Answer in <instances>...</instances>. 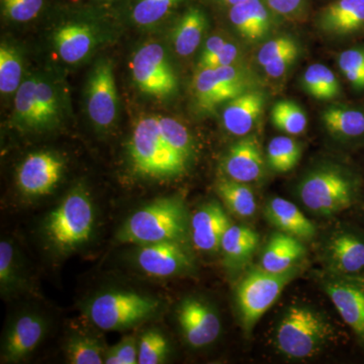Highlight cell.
<instances>
[{"instance_id":"6da1fadb","label":"cell","mask_w":364,"mask_h":364,"mask_svg":"<svg viewBox=\"0 0 364 364\" xmlns=\"http://www.w3.org/2000/svg\"><path fill=\"white\" fill-rule=\"evenodd\" d=\"M188 231V213L183 200L177 196H167L134 213L119 228L117 240L136 246L164 241L184 243Z\"/></svg>"},{"instance_id":"7a4b0ae2","label":"cell","mask_w":364,"mask_h":364,"mask_svg":"<svg viewBox=\"0 0 364 364\" xmlns=\"http://www.w3.org/2000/svg\"><path fill=\"white\" fill-rule=\"evenodd\" d=\"M301 203L320 217H332L358 202L361 179L355 172L331 165L306 174L298 188Z\"/></svg>"},{"instance_id":"3957f363","label":"cell","mask_w":364,"mask_h":364,"mask_svg":"<svg viewBox=\"0 0 364 364\" xmlns=\"http://www.w3.org/2000/svg\"><path fill=\"white\" fill-rule=\"evenodd\" d=\"M335 336L330 321L312 306H289L280 318L275 344L289 359H308L324 350Z\"/></svg>"},{"instance_id":"277c9868","label":"cell","mask_w":364,"mask_h":364,"mask_svg":"<svg viewBox=\"0 0 364 364\" xmlns=\"http://www.w3.org/2000/svg\"><path fill=\"white\" fill-rule=\"evenodd\" d=\"M129 155L136 173L149 178H173L181 176L189 164L163 138L157 117L139 119L129 144Z\"/></svg>"},{"instance_id":"5b68a950","label":"cell","mask_w":364,"mask_h":364,"mask_svg":"<svg viewBox=\"0 0 364 364\" xmlns=\"http://www.w3.org/2000/svg\"><path fill=\"white\" fill-rule=\"evenodd\" d=\"M95 222L90 196L78 186L48 215L46 235L59 252H70L90 240Z\"/></svg>"},{"instance_id":"8992f818","label":"cell","mask_w":364,"mask_h":364,"mask_svg":"<svg viewBox=\"0 0 364 364\" xmlns=\"http://www.w3.org/2000/svg\"><path fill=\"white\" fill-rule=\"evenodd\" d=\"M160 301L133 291H109L90 301L86 314L105 331H122L149 320L158 312Z\"/></svg>"},{"instance_id":"52a82bcc","label":"cell","mask_w":364,"mask_h":364,"mask_svg":"<svg viewBox=\"0 0 364 364\" xmlns=\"http://www.w3.org/2000/svg\"><path fill=\"white\" fill-rule=\"evenodd\" d=\"M301 269V265L298 264L286 272H272L259 265L251 268L242 277L236 289V303L246 332L253 329Z\"/></svg>"},{"instance_id":"ba28073f","label":"cell","mask_w":364,"mask_h":364,"mask_svg":"<svg viewBox=\"0 0 364 364\" xmlns=\"http://www.w3.org/2000/svg\"><path fill=\"white\" fill-rule=\"evenodd\" d=\"M323 289L345 324L364 349V274L342 275L329 272Z\"/></svg>"},{"instance_id":"9c48e42d","label":"cell","mask_w":364,"mask_h":364,"mask_svg":"<svg viewBox=\"0 0 364 364\" xmlns=\"http://www.w3.org/2000/svg\"><path fill=\"white\" fill-rule=\"evenodd\" d=\"M132 75L139 90L154 97H168L177 90V77L164 49L159 44H146L131 63Z\"/></svg>"},{"instance_id":"30bf717a","label":"cell","mask_w":364,"mask_h":364,"mask_svg":"<svg viewBox=\"0 0 364 364\" xmlns=\"http://www.w3.org/2000/svg\"><path fill=\"white\" fill-rule=\"evenodd\" d=\"M87 112L97 128H111L119 109V97L112 63L107 60L98 62L91 72L86 90Z\"/></svg>"},{"instance_id":"8fae6325","label":"cell","mask_w":364,"mask_h":364,"mask_svg":"<svg viewBox=\"0 0 364 364\" xmlns=\"http://www.w3.org/2000/svg\"><path fill=\"white\" fill-rule=\"evenodd\" d=\"M329 272L342 275L364 274V231L343 226L333 232L323 252Z\"/></svg>"},{"instance_id":"7c38bea8","label":"cell","mask_w":364,"mask_h":364,"mask_svg":"<svg viewBox=\"0 0 364 364\" xmlns=\"http://www.w3.org/2000/svg\"><path fill=\"white\" fill-rule=\"evenodd\" d=\"M177 321L184 339L195 348L212 344L221 333L217 311L202 299H183L177 308Z\"/></svg>"},{"instance_id":"4fadbf2b","label":"cell","mask_w":364,"mask_h":364,"mask_svg":"<svg viewBox=\"0 0 364 364\" xmlns=\"http://www.w3.org/2000/svg\"><path fill=\"white\" fill-rule=\"evenodd\" d=\"M136 265L153 277H171L188 272L193 261L183 242L164 241L138 246L135 253Z\"/></svg>"},{"instance_id":"5bb4252c","label":"cell","mask_w":364,"mask_h":364,"mask_svg":"<svg viewBox=\"0 0 364 364\" xmlns=\"http://www.w3.org/2000/svg\"><path fill=\"white\" fill-rule=\"evenodd\" d=\"M64 163L51 152H36L28 155L18 167L16 182L26 196H43L56 188L63 174Z\"/></svg>"},{"instance_id":"9a60e30c","label":"cell","mask_w":364,"mask_h":364,"mask_svg":"<svg viewBox=\"0 0 364 364\" xmlns=\"http://www.w3.org/2000/svg\"><path fill=\"white\" fill-rule=\"evenodd\" d=\"M225 176L233 181L250 183L259 181L264 172V158L256 136L242 139L230 147L222 164Z\"/></svg>"},{"instance_id":"2e32d148","label":"cell","mask_w":364,"mask_h":364,"mask_svg":"<svg viewBox=\"0 0 364 364\" xmlns=\"http://www.w3.org/2000/svg\"><path fill=\"white\" fill-rule=\"evenodd\" d=\"M189 224L191 240L198 250L217 252L225 232L231 225L221 203L210 202L198 208Z\"/></svg>"},{"instance_id":"e0dca14e","label":"cell","mask_w":364,"mask_h":364,"mask_svg":"<svg viewBox=\"0 0 364 364\" xmlns=\"http://www.w3.org/2000/svg\"><path fill=\"white\" fill-rule=\"evenodd\" d=\"M47 326L38 314H25L16 318L7 330L2 355L7 363L23 360L44 338Z\"/></svg>"},{"instance_id":"ac0fdd59","label":"cell","mask_w":364,"mask_h":364,"mask_svg":"<svg viewBox=\"0 0 364 364\" xmlns=\"http://www.w3.org/2000/svg\"><path fill=\"white\" fill-rule=\"evenodd\" d=\"M325 32L348 37L364 28V0H336L325 7L318 18Z\"/></svg>"},{"instance_id":"d6986e66","label":"cell","mask_w":364,"mask_h":364,"mask_svg":"<svg viewBox=\"0 0 364 364\" xmlns=\"http://www.w3.org/2000/svg\"><path fill=\"white\" fill-rule=\"evenodd\" d=\"M264 97L257 91L243 92L230 100L223 112L225 129L234 136H247L262 114Z\"/></svg>"},{"instance_id":"ffe728a7","label":"cell","mask_w":364,"mask_h":364,"mask_svg":"<svg viewBox=\"0 0 364 364\" xmlns=\"http://www.w3.org/2000/svg\"><path fill=\"white\" fill-rule=\"evenodd\" d=\"M265 215L273 226L301 241H308L316 235V227L294 203L275 196L268 200Z\"/></svg>"},{"instance_id":"44dd1931","label":"cell","mask_w":364,"mask_h":364,"mask_svg":"<svg viewBox=\"0 0 364 364\" xmlns=\"http://www.w3.org/2000/svg\"><path fill=\"white\" fill-rule=\"evenodd\" d=\"M259 241V236L250 227L230 225L220 246L228 269L237 272L245 267L252 259Z\"/></svg>"},{"instance_id":"7402d4cb","label":"cell","mask_w":364,"mask_h":364,"mask_svg":"<svg viewBox=\"0 0 364 364\" xmlns=\"http://www.w3.org/2000/svg\"><path fill=\"white\" fill-rule=\"evenodd\" d=\"M303 241L284 232L273 235L261 254L260 267L272 272H282L301 264L305 258Z\"/></svg>"},{"instance_id":"603a6c76","label":"cell","mask_w":364,"mask_h":364,"mask_svg":"<svg viewBox=\"0 0 364 364\" xmlns=\"http://www.w3.org/2000/svg\"><path fill=\"white\" fill-rule=\"evenodd\" d=\"M327 131L343 142L364 143V109L352 105H335L322 114Z\"/></svg>"},{"instance_id":"cb8c5ba5","label":"cell","mask_w":364,"mask_h":364,"mask_svg":"<svg viewBox=\"0 0 364 364\" xmlns=\"http://www.w3.org/2000/svg\"><path fill=\"white\" fill-rule=\"evenodd\" d=\"M54 45L63 61L78 63L88 56L95 45V31L86 23H67L55 32Z\"/></svg>"},{"instance_id":"d4e9b609","label":"cell","mask_w":364,"mask_h":364,"mask_svg":"<svg viewBox=\"0 0 364 364\" xmlns=\"http://www.w3.org/2000/svg\"><path fill=\"white\" fill-rule=\"evenodd\" d=\"M229 18L237 32L249 42L262 39L269 31V13L261 0H247L230 7Z\"/></svg>"},{"instance_id":"484cf974","label":"cell","mask_w":364,"mask_h":364,"mask_svg":"<svg viewBox=\"0 0 364 364\" xmlns=\"http://www.w3.org/2000/svg\"><path fill=\"white\" fill-rule=\"evenodd\" d=\"M205 26L207 18L200 9L191 7L183 14L173 32V45L179 56L188 57L196 52Z\"/></svg>"},{"instance_id":"4316f807","label":"cell","mask_w":364,"mask_h":364,"mask_svg":"<svg viewBox=\"0 0 364 364\" xmlns=\"http://www.w3.org/2000/svg\"><path fill=\"white\" fill-rule=\"evenodd\" d=\"M217 193L228 210L236 217L249 219L257 208L255 196L247 183L225 176L217 182Z\"/></svg>"},{"instance_id":"83f0119b","label":"cell","mask_w":364,"mask_h":364,"mask_svg":"<svg viewBox=\"0 0 364 364\" xmlns=\"http://www.w3.org/2000/svg\"><path fill=\"white\" fill-rule=\"evenodd\" d=\"M193 90L198 104L205 111L218 105L230 102L241 93L226 87L215 75L214 69H200L193 80Z\"/></svg>"},{"instance_id":"f1b7e54d","label":"cell","mask_w":364,"mask_h":364,"mask_svg":"<svg viewBox=\"0 0 364 364\" xmlns=\"http://www.w3.org/2000/svg\"><path fill=\"white\" fill-rule=\"evenodd\" d=\"M37 79L32 77L23 81L16 90L14 98V117L16 122L25 128H45L36 97Z\"/></svg>"},{"instance_id":"f546056e","label":"cell","mask_w":364,"mask_h":364,"mask_svg":"<svg viewBox=\"0 0 364 364\" xmlns=\"http://www.w3.org/2000/svg\"><path fill=\"white\" fill-rule=\"evenodd\" d=\"M303 85L306 93L317 100H334L341 92L334 72L323 64H313L304 73Z\"/></svg>"},{"instance_id":"4dcf8cb0","label":"cell","mask_w":364,"mask_h":364,"mask_svg":"<svg viewBox=\"0 0 364 364\" xmlns=\"http://www.w3.org/2000/svg\"><path fill=\"white\" fill-rule=\"evenodd\" d=\"M301 157V145L291 136H279L267 146V162L274 171L284 173L298 165Z\"/></svg>"},{"instance_id":"1f68e13d","label":"cell","mask_w":364,"mask_h":364,"mask_svg":"<svg viewBox=\"0 0 364 364\" xmlns=\"http://www.w3.org/2000/svg\"><path fill=\"white\" fill-rule=\"evenodd\" d=\"M273 126L289 135H301L308 126V117L301 107L291 100H280L273 105Z\"/></svg>"},{"instance_id":"d6a6232c","label":"cell","mask_w":364,"mask_h":364,"mask_svg":"<svg viewBox=\"0 0 364 364\" xmlns=\"http://www.w3.org/2000/svg\"><path fill=\"white\" fill-rule=\"evenodd\" d=\"M105 350L97 338L76 335L66 345L67 360L71 364L105 363Z\"/></svg>"},{"instance_id":"836d02e7","label":"cell","mask_w":364,"mask_h":364,"mask_svg":"<svg viewBox=\"0 0 364 364\" xmlns=\"http://www.w3.org/2000/svg\"><path fill=\"white\" fill-rule=\"evenodd\" d=\"M23 64L20 54L11 46L0 48V91L4 95L16 92L21 86Z\"/></svg>"},{"instance_id":"e575fe53","label":"cell","mask_w":364,"mask_h":364,"mask_svg":"<svg viewBox=\"0 0 364 364\" xmlns=\"http://www.w3.org/2000/svg\"><path fill=\"white\" fill-rule=\"evenodd\" d=\"M183 0H136L132 11V18L136 25L153 26L159 23Z\"/></svg>"},{"instance_id":"d590c367","label":"cell","mask_w":364,"mask_h":364,"mask_svg":"<svg viewBox=\"0 0 364 364\" xmlns=\"http://www.w3.org/2000/svg\"><path fill=\"white\" fill-rule=\"evenodd\" d=\"M163 138L177 153L191 162L193 156V143L188 129L171 117H157Z\"/></svg>"},{"instance_id":"8d00e7d4","label":"cell","mask_w":364,"mask_h":364,"mask_svg":"<svg viewBox=\"0 0 364 364\" xmlns=\"http://www.w3.org/2000/svg\"><path fill=\"white\" fill-rule=\"evenodd\" d=\"M168 354V341L166 337L156 329L148 330L139 340L138 363H162L166 360Z\"/></svg>"},{"instance_id":"74e56055","label":"cell","mask_w":364,"mask_h":364,"mask_svg":"<svg viewBox=\"0 0 364 364\" xmlns=\"http://www.w3.org/2000/svg\"><path fill=\"white\" fill-rule=\"evenodd\" d=\"M340 71L356 91L364 90V47L344 50L338 57Z\"/></svg>"},{"instance_id":"f35d334b","label":"cell","mask_w":364,"mask_h":364,"mask_svg":"<svg viewBox=\"0 0 364 364\" xmlns=\"http://www.w3.org/2000/svg\"><path fill=\"white\" fill-rule=\"evenodd\" d=\"M36 97L45 128L52 126L56 123L60 114L59 100L56 91L47 81L38 78Z\"/></svg>"},{"instance_id":"ab89813d","label":"cell","mask_w":364,"mask_h":364,"mask_svg":"<svg viewBox=\"0 0 364 364\" xmlns=\"http://www.w3.org/2000/svg\"><path fill=\"white\" fill-rule=\"evenodd\" d=\"M43 6L44 0H2L4 16L18 23H25L37 18Z\"/></svg>"},{"instance_id":"60d3db41","label":"cell","mask_w":364,"mask_h":364,"mask_svg":"<svg viewBox=\"0 0 364 364\" xmlns=\"http://www.w3.org/2000/svg\"><path fill=\"white\" fill-rule=\"evenodd\" d=\"M18 282L16 256L13 244L7 241L0 243V287L2 294L11 291Z\"/></svg>"},{"instance_id":"b9f144b4","label":"cell","mask_w":364,"mask_h":364,"mask_svg":"<svg viewBox=\"0 0 364 364\" xmlns=\"http://www.w3.org/2000/svg\"><path fill=\"white\" fill-rule=\"evenodd\" d=\"M139 341L134 337H124L119 343L105 350V363L136 364L138 363Z\"/></svg>"},{"instance_id":"7bdbcfd3","label":"cell","mask_w":364,"mask_h":364,"mask_svg":"<svg viewBox=\"0 0 364 364\" xmlns=\"http://www.w3.org/2000/svg\"><path fill=\"white\" fill-rule=\"evenodd\" d=\"M294 46H296V42L287 36L268 41L258 52V63L262 67L267 66L273 59L277 58Z\"/></svg>"},{"instance_id":"ee69618b","label":"cell","mask_w":364,"mask_h":364,"mask_svg":"<svg viewBox=\"0 0 364 364\" xmlns=\"http://www.w3.org/2000/svg\"><path fill=\"white\" fill-rule=\"evenodd\" d=\"M238 58V48L232 43H225L221 49L207 61L198 64L200 69H215L219 67L233 65Z\"/></svg>"},{"instance_id":"f6af8a7d","label":"cell","mask_w":364,"mask_h":364,"mask_svg":"<svg viewBox=\"0 0 364 364\" xmlns=\"http://www.w3.org/2000/svg\"><path fill=\"white\" fill-rule=\"evenodd\" d=\"M299 54L298 45L287 50L284 54L280 55L277 58L273 59L272 62L263 67L265 72L270 77L277 78L284 75L289 67L293 65Z\"/></svg>"},{"instance_id":"bcb514c9","label":"cell","mask_w":364,"mask_h":364,"mask_svg":"<svg viewBox=\"0 0 364 364\" xmlns=\"http://www.w3.org/2000/svg\"><path fill=\"white\" fill-rule=\"evenodd\" d=\"M267 2L270 9L282 16L296 13L303 4V0H267Z\"/></svg>"},{"instance_id":"7dc6e473","label":"cell","mask_w":364,"mask_h":364,"mask_svg":"<svg viewBox=\"0 0 364 364\" xmlns=\"http://www.w3.org/2000/svg\"><path fill=\"white\" fill-rule=\"evenodd\" d=\"M226 41L223 39L221 37H218V36H214V37H210V39L207 41V43L205 44V47H203L202 56H200V64L203 63V62L207 61L208 58L214 56L215 53L219 51L220 49L225 45Z\"/></svg>"},{"instance_id":"c3c4849f","label":"cell","mask_w":364,"mask_h":364,"mask_svg":"<svg viewBox=\"0 0 364 364\" xmlns=\"http://www.w3.org/2000/svg\"><path fill=\"white\" fill-rule=\"evenodd\" d=\"M221 4H225L230 7L237 6V4H242V2L247 1V0H219Z\"/></svg>"},{"instance_id":"681fc988","label":"cell","mask_w":364,"mask_h":364,"mask_svg":"<svg viewBox=\"0 0 364 364\" xmlns=\"http://www.w3.org/2000/svg\"><path fill=\"white\" fill-rule=\"evenodd\" d=\"M102 1H109V0H102Z\"/></svg>"},{"instance_id":"f907efd6","label":"cell","mask_w":364,"mask_h":364,"mask_svg":"<svg viewBox=\"0 0 364 364\" xmlns=\"http://www.w3.org/2000/svg\"><path fill=\"white\" fill-rule=\"evenodd\" d=\"M363 215H364V205H363Z\"/></svg>"}]
</instances>
